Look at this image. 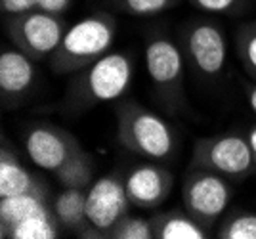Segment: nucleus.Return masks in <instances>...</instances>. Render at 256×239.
Masks as SVG:
<instances>
[{
  "label": "nucleus",
  "instance_id": "f257e3e1",
  "mask_svg": "<svg viewBox=\"0 0 256 239\" xmlns=\"http://www.w3.org/2000/svg\"><path fill=\"white\" fill-rule=\"evenodd\" d=\"M117 36V22L107 12H96L67 27L56 52L50 56L52 71L58 75L78 73L111 52Z\"/></svg>",
  "mask_w": 256,
  "mask_h": 239
},
{
  "label": "nucleus",
  "instance_id": "f03ea898",
  "mask_svg": "<svg viewBox=\"0 0 256 239\" xmlns=\"http://www.w3.org/2000/svg\"><path fill=\"white\" fill-rule=\"evenodd\" d=\"M132 78L134 66L130 56L124 52H107L92 66L78 71V76L67 92V102L76 111L117 102L128 92Z\"/></svg>",
  "mask_w": 256,
  "mask_h": 239
},
{
  "label": "nucleus",
  "instance_id": "7ed1b4c3",
  "mask_svg": "<svg viewBox=\"0 0 256 239\" xmlns=\"http://www.w3.org/2000/svg\"><path fill=\"white\" fill-rule=\"evenodd\" d=\"M117 140L130 153L153 161L168 159L176 150L174 128L134 100L117 108Z\"/></svg>",
  "mask_w": 256,
  "mask_h": 239
},
{
  "label": "nucleus",
  "instance_id": "20e7f679",
  "mask_svg": "<svg viewBox=\"0 0 256 239\" xmlns=\"http://www.w3.org/2000/svg\"><path fill=\"white\" fill-rule=\"evenodd\" d=\"M232 196L234 190L228 184L226 176L212 172L208 168L192 164L184 178L182 186L184 208L208 232L224 216Z\"/></svg>",
  "mask_w": 256,
  "mask_h": 239
},
{
  "label": "nucleus",
  "instance_id": "39448f33",
  "mask_svg": "<svg viewBox=\"0 0 256 239\" xmlns=\"http://www.w3.org/2000/svg\"><path fill=\"white\" fill-rule=\"evenodd\" d=\"M6 31L18 50L34 62H40L56 52L67 27L62 16L32 10L20 16H8Z\"/></svg>",
  "mask_w": 256,
  "mask_h": 239
},
{
  "label": "nucleus",
  "instance_id": "423d86ee",
  "mask_svg": "<svg viewBox=\"0 0 256 239\" xmlns=\"http://www.w3.org/2000/svg\"><path fill=\"white\" fill-rule=\"evenodd\" d=\"M195 166H203L226 178H245L254 168V159L248 146V138L243 134H216L195 142L193 146Z\"/></svg>",
  "mask_w": 256,
  "mask_h": 239
},
{
  "label": "nucleus",
  "instance_id": "0eeeda50",
  "mask_svg": "<svg viewBox=\"0 0 256 239\" xmlns=\"http://www.w3.org/2000/svg\"><path fill=\"white\" fill-rule=\"evenodd\" d=\"M130 199L124 182L117 176H104L86 192L88 228L80 238H107L113 226L128 214Z\"/></svg>",
  "mask_w": 256,
  "mask_h": 239
},
{
  "label": "nucleus",
  "instance_id": "6e6552de",
  "mask_svg": "<svg viewBox=\"0 0 256 239\" xmlns=\"http://www.w3.org/2000/svg\"><path fill=\"white\" fill-rule=\"evenodd\" d=\"M23 146L32 163L52 174L84 150L75 134L52 122H32L25 126Z\"/></svg>",
  "mask_w": 256,
  "mask_h": 239
},
{
  "label": "nucleus",
  "instance_id": "1a4fd4ad",
  "mask_svg": "<svg viewBox=\"0 0 256 239\" xmlns=\"http://www.w3.org/2000/svg\"><path fill=\"white\" fill-rule=\"evenodd\" d=\"M184 56L188 64L204 78L218 76L226 67L228 42L220 25L195 20L184 31Z\"/></svg>",
  "mask_w": 256,
  "mask_h": 239
},
{
  "label": "nucleus",
  "instance_id": "9d476101",
  "mask_svg": "<svg viewBox=\"0 0 256 239\" xmlns=\"http://www.w3.org/2000/svg\"><path fill=\"white\" fill-rule=\"evenodd\" d=\"M146 69L160 96L172 100L184 98V69L186 56L172 38L159 34L146 44Z\"/></svg>",
  "mask_w": 256,
  "mask_h": 239
},
{
  "label": "nucleus",
  "instance_id": "9b49d317",
  "mask_svg": "<svg viewBox=\"0 0 256 239\" xmlns=\"http://www.w3.org/2000/svg\"><path fill=\"white\" fill-rule=\"evenodd\" d=\"M124 188L130 205L140 208H157L170 196L174 174L159 164H138L128 172Z\"/></svg>",
  "mask_w": 256,
  "mask_h": 239
},
{
  "label": "nucleus",
  "instance_id": "f8f14e48",
  "mask_svg": "<svg viewBox=\"0 0 256 239\" xmlns=\"http://www.w3.org/2000/svg\"><path fill=\"white\" fill-rule=\"evenodd\" d=\"M36 76L34 60L18 48H4L0 54V94L6 108H16L31 92Z\"/></svg>",
  "mask_w": 256,
  "mask_h": 239
},
{
  "label": "nucleus",
  "instance_id": "ddd939ff",
  "mask_svg": "<svg viewBox=\"0 0 256 239\" xmlns=\"http://www.w3.org/2000/svg\"><path fill=\"white\" fill-rule=\"evenodd\" d=\"M44 184L40 178L20 161V157L8 148H2L0 153V197L18 196L25 192H34V190H44Z\"/></svg>",
  "mask_w": 256,
  "mask_h": 239
},
{
  "label": "nucleus",
  "instance_id": "4468645a",
  "mask_svg": "<svg viewBox=\"0 0 256 239\" xmlns=\"http://www.w3.org/2000/svg\"><path fill=\"white\" fill-rule=\"evenodd\" d=\"M153 236L157 239H206L208 230L184 210L159 212L151 218Z\"/></svg>",
  "mask_w": 256,
  "mask_h": 239
},
{
  "label": "nucleus",
  "instance_id": "2eb2a0df",
  "mask_svg": "<svg viewBox=\"0 0 256 239\" xmlns=\"http://www.w3.org/2000/svg\"><path fill=\"white\" fill-rule=\"evenodd\" d=\"M86 192L82 188H64V192L54 199V216L58 218L60 226L69 232L82 236L88 228L86 218Z\"/></svg>",
  "mask_w": 256,
  "mask_h": 239
},
{
  "label": "nucleus",
  "instance_id": "dca6fc26",
  "mask_svg": "<svg viewBox=\"0 0 256 239\" xmlns=\"http://www.w3.org/2000/svg\"><path fill=\"white\" fill-rule=\"evenodd\" d=\"M46 194L48 192L44 188V190L25 192V194H18V196L0 197V234L4 236L20 220L48 208Z\"/></svg>",
  "mask_w": 256,
  "mask_h": 239
},
{
  "label": "nucleus",
  "instance_id": "f3484780",
  "mask_svg": "<svg viewBox=\"0 0 256 239\" xmlns=\"http://www.w3.org/2000/svg\"><path fill=\"white\" fill-rule=\"evenodd\" d=\"M58 218L54 216L52 208L38 210L31 216L23 218L14 224L2 238L4 239H56L60 238Z\"/></svg>",
  "mask_w": 256,
  "mask_h": 239
},
{
  "label": "nucleus",
  "instance_id": "a211bd4d",
  "mask_svg": "<svg viewBox=\"0 0 256 239\" xmlns=\"http://www.w3.org/2000/svg\"><path fill=\"white\" fill-rule=\"evenodd\" d=\"M56 178L62 188H82L88 190L94 180V161L92 155L82 150L69 159L67 163L56 172Z\"/></svg>",
  "mask_w": 256,
  "mask_h": 239
},
{
  "label": "nucleus",
  "instance_id": "6ab92c4d",
  "mask_svg": "<svg viewBox=\"0 0 256 239\" xmlns=\"http://www.w3.org/2000/svg\"><path fill=\"white\" fill-rule=\"evenodd\" d=\"M235 50L243 69L256 80V22H248L237 29Z\"/></svg>",
  "mask_w": 256,
  "mask_h": 239
},
{
  "label": "nucleus",
  "instance_id": "aec40b11",
  "mask_svg": "<svg viewBox=\"0 0 256 239\" xmlns=\"http://www.w3.org/2000/svg\"><path fill=\"white\" fill-rule=\"evenodd\" d=\"M220 239H256V214L237 210L222 220L218 228Z\"/></svg>",
  "mask_w": 256,
  "mask_h": 239
},
{
  "label": "nucleus",
  "instance_id": "412c9836",
  "mask_svg": "<svg viewBox=\"0 0 256 239\" xmlns=\"http://www.w3.org/2000/svg\"><path fill=\"white\" fill-rule=\"evenodd\" d=\"M109 239H153V226L151 220L142 216H122L113 230L109 232Z\"/></svg>",
  "mask_w": 256,
  "mask_h": 239
},
{
  "label": "nucleus",
  "instance_id": "4be33fe9",
  "mask_svg": "<svg viewBox=\"0 0 256 239\" xmlns=\"http://www.w3.org/2000/svg\"><path fill=\"white\" fill-rule=\"evenodd\" d=\"M120 12L136 18H150L170 10L176 0H111Z\"/></svg>",
  "mask_w": 256,
  "mask_h": 239
},
{
  "label": "nucleus",
  "instance_id": "5701e85b",
  "mask_svg": "<svg viewBox=\"0 0 256 239\" xmlns=\"http://www.w3.org/2000/svg\"><path fill=\"white\" fill-rule=\"evenodd\" d=\"M190 4L206 14H230L237 8L239 0H190Z\"/></svg>",
  "mask_w": 256,
  "mask_h": 239
},
{
  "label": "nucleus",
  "instance_id": "b1692460",
  "mask_svg": "<svg viewBox=\"0 0 256 239\" xmlns=\"http://www.w3.org/2000/svg\"><path fill=\"white\" fill-rule=\"evenodd\" d=\"M0 4L6 16H20L25 12L38 10L40 0H0Z\"/></svg>",
  "mask_w": 256,
  "mask_h": 239
},
{
  "label": "nucleus",
  "instance_id": "393cba45",
  "mask_svg": "<svg viewBox=\"0 0 256 239\" xmlns=\"http://www.w3.org/2000/svg\"><path fill=\"white\" fill-rule=\"evenodd\" d=\"M71 0H40L38 4V10L48 12V14H56V16H62L67 8H69Z\"/></svg>",
  "mask_w": 256,
  "mask_h": 239
},
{
  "label": "nucleus",
  "instance_id": "a878e982",
  "mask_svg": "<svg viewBox=\"0 0 256 239\" xmlns=\"http://www.w3.org/2000/svg\"><path fill=\"white\" fill-rule=\"evenodd\" d=\"M246 138H248V146H250L252 159H254V164H256V124L250 126V130H248V134H246Z\"/></svg>",
  "mask_w": 256,
  "mask_h": 239
},
{
  "label": "nucleus",
  "instance_id": "bb28decb",
  "mask_svg": "<svg viewBox=\"0 0 256 239\" xmlns=\"http://www.w3.org/2000/svg\"><path fill=\"white\" fill-rule=\"evenodd\" d=\"M246 102H248V106L252 109V113L256 115V82L250 84L248 90H246Z\"/></svg>",
  "mask_w": 256,
  "mask_h": 239
}]
</instances>
